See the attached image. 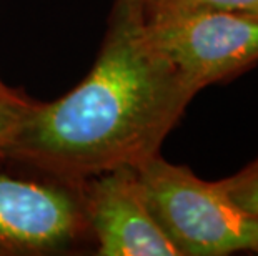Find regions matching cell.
<instances>
[{
	"label": "cell",
	"instance_id": "cell-2",
	"mask_svg": "<svg viewBox=\"0 0 258 256\" xmlns=\"http://www.w3.org/2000/svg\"><path fill=\"white\" fill-rule=\"evenodd\" d=\"M135 168L148 208L178 256L258 251V215L240 208L218 182L202 180L160 153Z\"/></svg>",
	"mask_w": 258,
	"mask_h": 256
},
{
	"label": "cell",
	"instance_id": "cell-7",
	"mask_svg": "<svg viewBox=\"0 0 258 256\" xmlns=\"http://www.w3.org/2000/svg\"><path fill=\"white\" fill-rule=\"evenodd\" d=\"M148 12H250L258 7V0H142Z\"/></svg>",
	"mask_w": 258,
	"mask_h": 256
},
{
	"label": "cell",
	"instance_id": "cell-1",
	"mask_svg": "<svg viewBox=\"0 0 258 256\" xmlns=\"http://www.w3.org/2000/svg\"><path fill=\"white\" fill-rule=\"evenodd\" d=\"M197 94L150 39L142 0H113L90 72L60 99L35 102L4 153L72 182L139 166Z\"/></svg>",
	"mask_w": 258,
	"mask_h": 256
},
{
	"label": "cell",
	"instance_id": "cell-5",
	"mask_svg": "<svg viewBox=\"0 0 258 256\" xmlns=\"http://www.w3.org/2000/svg\"><path fill=\"white\" fill-rule=\"evenodd\" d=\"M97 256H178L153 218L135 166H117L82 182Z\"/></svg>",
	"mask_w": 258,
	"mask_h": 256
},
{
	"label": "cell",
	"instance_id": "cell-8",
	"mask_svg": "<svg viewBox=\"0 0 258 256\" xmlns=\"http://www.w3.org/2000/svg\"><path fill=\"white\" fill-rule=\"evenodd\" d=\"M218 185L240 208L258 215V158L233 177L220 180Z\"/></svg>",
	"mask_w": 258,
	"mask_h": 256
},
{
	"label": "cell",
	"instance_id": "cell-6",
	"mask_svg": "<svg viewBox=\"0 0 258 256\" xmlns=\"http://www.w3.org/2000/svg\"><path fill=\"white\" fill-rule=\"evenodd\" d=\"M35 102L24 92L4 83L0 78V153L12 143Z\"/></svg>",
	"mask_w": 258,
	"mask_h": 256
},
{
	"label": "cell",
	"instance_id": "cell-4",
	"mask_svg": "<svg viewBox=\"0 0 258 256\" xmlns=\"http://www.w3.org/2000/svg\"><path fill=\"white\" fill-rule=\"evenodd\" d=\"M145 22L153 43L199 92L258 62V20L243 12L145 10Z\"/></svg>",
	"mask_w": 258,
	"mask_h": 256
},
{
	"label": "cell",
	"instance_id": "cell-3",
	"mask_svg": "<svg viewBox=\"0 0 258 256\" xmlns=\"http://www.w3.org/2000/svg\"><path fill=\"white\" fill-rule=\"evenodd\" d=\"M93 249L82 182L0 153V256H57Z\"/></svg>",
	"mask_w": 258,
	"mask_h": 256
},
{
	"label": "cell",
	"instance_id": "cell-9",
	"mask_svg": "<svg viewBox=\"0 0 258 256\" xmlns=\"http://www.w3.org/2000/svg\"><path fill=\"white\" fill-rule=\"evenodd\" d=\"M243 14L250 15L251 19H256V20H258V7H256V9H253V10H250V12H243Z\"/></svg>",
	"mask_w": 258,
	"mask_h": 256
}]
</instances>
